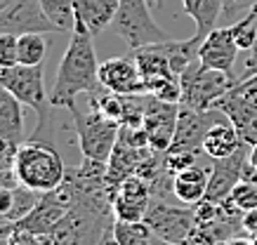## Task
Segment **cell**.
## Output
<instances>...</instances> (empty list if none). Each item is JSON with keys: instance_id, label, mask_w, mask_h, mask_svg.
I'll list each match as a JSON object with an SVG mask.
<instances>
[{"instance_id": "6", "label": "cell", "mask_w": 257, "mask_h": 245, "mask_svg": "<svg viewBox=\"0 0 257 245\" xmlns=\"http://www.w3.org/2000/svg\"><path fill=\"white\" fill-rule=\"evenodd\" d=\"M182 106L194 111H212L224 95L234 90L236 80L226 73L205 69L196 62L182 73Z\"/></svg>"}, {"instance_id": "16", "label": "cell", "mask_w": 257, "mask_h": 245, "mask_svg": "<svg viewBox=\"0 0 257 245\" xmlns=\"http://www.w3.org/2000/svg\"><path fill=\"white\" fill-rule=\"evenodd\" d=\"M151 200H154L151 184L140 174L127 177V179H123V184L118 186L116 196H113V219L144 221Z\"/></svg>"}, {"instance_id": "12", "label": "cell", "mask_w": 257, "mask_h": 245, "mask_svg": "<svg viewBox=\"0 0 257 245\" xmlns=\"http://www.w3.org/2000/svg\"><path fill=\"white\" fill-rule=\"evenodd\" d=\"M99 85L106 87L109 92L120 97H135L147 95V87L142 80L140 66L133 55L127 57H113L99 64Z\"/></svg>"}, {"instance_id": "30", "label": "cell", "mask_w": 257, "mask_h": 245, "mask_svg": "<svg viewBox=\"0 0 257 245\" xmlns=\"http://www.w3.org/2000/svg\"><path fill=\"white\" fill-rule=\"evenodd\" d=\"M8 245H47V238L31 233L26 229H19V226H12V231L8 233Z\"/></svg>"}, {"instance_id": "33", "label": "cell", "mask_w": 257, "mask_h": 245, "mask_svg": "<svg viewBox=\"0 0 257 245\" xmlns=\"http://www.w3.org/2000/svg\"><path fill=\"white\" fill-rule=\"evenodd\" d=\"M234 92L245 95V97H255L257 99V73L255 76H250V78H245V80H238V83L234 85Z\"/></svg>"}, {"instance_id": "1", "label": "cell", "mask_w": 257, "mask_h": 245, "mask_svg": "<svg viewBox=\"0 0 257 245\" xmlns=\"http://www.w3.org/2000/svg\"><path fill=\"white\" fill-rule=\"evenodd\" d=\"M97 87H99V62L94 52V36L85 22L76 17L69 48L57 69L50 104L52 109H69L71 104H76V97L90 95Z\"/></svg>"}, {"instance_id": "31", "label": "cell", "mask_w": 257, "mask_h": 245, "mask_svg": "<svg viewBox=\"0 0 257 245\" xmlns=\"http://www.w3.org/2000/svg\"><path fill=\"white\" fill-rule=\"evenodd\" d=\"M17 151H19L17 144L0 139V172H12V170H15Z\"/></svg>"}, {"instance_id": "7", "label": "cell", "mask_w": 257, "mask_h": 245, "mask_svg": "<svg viewBox=\"0 0 257 245\" xmlns=\"http://www.w3.org/2000/svg\"><path fill=\"white\" fill-rule=\"evenodd\" d=\"M109 214L94 207L73 205L52 233L45 236L47 245H101V238L109 231V226H104Z\"/></svg>"}, {"instance_id": "43", "label": "cell", "mask_w": 257, "mask_h": 245, "mask_svg": "<svg viewBox=\"0 0 257 245\" xmlns=\"http://www.w3.org/2000/svg\"><path fill=\"white\" fill-rule=\"evenodd\" d=\"M252 245H257V236H252Z\"/></svg>"}, {"instance_id": "24", "label": "cell", "mask_w": 257, "mask_h": 245, "mask_svg": "<svg viewBox=\"0 0 257 245\" xmlns=\"http://www.w3.org/2000/svg\"><path fill=\"white\" fill-rule=\"evenodd\" d=\"M222 205L234 214H245L257 207V182L252 179H243L234 186L231 196L226 198Z\"/></svg>"}, {"instance_id": "14", "label": "cell", "mask_w": 257, "mask_h": 245, "mask_svg": "<svg viewBox=\"0 0 257 245\" xmlns=\"http://www.w3.org/2000/svg\"><path fill=\"white\" fill-rule=\"evenodd\" d=\"M238 45L234 40V33L229 26H217L208 38L201 43L198 48V64L205 69H215V71L226 73L229 78H234L238 83V78L234 76L236 57H238Z\"/></svg>"}, {"instance_id": "25", "label": "cell", "mask_w": 257, "mask_h": 245, "mask_svg": "<svg viewBox=\"0 0 257 245\" xmlns=\"http://www.w3.org/2000/svg\"><path fill=\"white\" fill-rule=\"evenodd\" d=\"M40 5H43V12L47 15V19L62 33L73 31V24H76L73 0H40Z\"/></svg>"}, {"instance_id": "23", "label": "cell", "mask_w": 257, "mask_h": 245, "mask_svg": "<svg viewBox=\"0 0 257 245\" xmlns=\"http://www.w3.org/2000/svg\"><path fill=\"white\" fill-rule=\"evenodd\" d=\"M111 238L116 245H151L156 240L154 231L147 221H120L113 219Z\"/></svg>"}, {"instance_id": "17", "label": "cell", "mask_w": 257, "mask_h": 245, "mask_svg": "<svg viewBox=\"0 0 257 245\" xmlns=\"http://www.w3.org/2000/svg\"><path fill=\"white\" fill-rule=\"evenodd\" d=\"M224 113L229 123L236 127V132L248 146L257 144V99L255 97H245L238 92H229L217 102V106Z\"/></svg>"}, {"instance_id": "41", "label": "cell", "mask_w": 257, "mask_h": 245, "mask_svg": "<svg viewBox=\"0 0 257 245\" xmlns=\"http://www.w3.org/2000/svg\"><path fill=\"white\" fill-rule=\"evenodd\" d=\"M151 245H172V243H165V240H161V238H156V240H154V243Z\"/></svg>"}, {"instance_id": "11", "label": "cell", "mask_w": 257, "mask_h": 245, "mask_svg": "<svg viewBox=\"0 0 257 245\" xmlns=\"http://www.w3.org/2000/svg\"><path fill=\"white\" fill-rule=\"evenodd\" d=\"M179 118V104L161 102L156 97L147 95V106H144V130L149 135V146L158 153L172 146L175 130H177Z\"/></svg>"}, {"instance_id": "38", "label": "cell", "mask_w": 257, "mask_h": 245, "mask_svg": "<svg viewBox=\"0 0 257 245\" xmlns=\"http://www.w3.org/2000/svg\"><path fill=\"white\" fill-rule=\"evenodd\" d=\"M101 245H116L113 243V238H111V226H109V231L104 233V238H101Z\"/></svg>"}, {"instance_id": "36", "label": "cell", "mask_w": 257, "mask_h": 245, "mask_svg": "<svg viewBox=\"0 0 257 245\" xmlns=\"http://www.w3.org/2000/svg\"><path fill=\"white\" fill-rule=\"evenodd\" d=\"M12 226H15V224H10V221H0V238H8Z\"/></svg>"}, {"instance_id": "40", "label": "cell", "mask_w": 257, "mask_h": 245, "mask_svg": "<svg viewBox=\"0 0 257 245\" xmlns=\"http://www.w3.org/2000/svg\"><path fill=\"white\" fill-rule=\"evenodd\" d=\"M149 5L151 8H161V0H149Z\"/></svg>"}, {"instance_id": "28", "label": "cell", "mask_w": 257, "mask_h": 245, "mask_svg": "<svg viewBox=\"0 0 257 245\" xmlns=\"http://www.w3.org/2000/svg\"><path fill=\"white\" fill-rule=\"evenodd\" d=\"M257 8V0H222V22L219 26H231Z\"/></svg>"}, {"instance_id": "9", "label": "cell", "mask_w": 257, "mask_h": 245, "mask_svg": "<svg viewBox=\"0 0 257 245\" xmlns=\"http://www.w3.org/2000/svg\"><path fill=\"white\" fill-rule=\"evenodd\" d=\"M0 33L26 36V33H62L43 12L40 0H15L0 12Z\"/></svg>"}, {"instance_id": "2", "label": "cell", "mask_w": 257, "mask_h": 245, "mask_svg": "<svg viewBox=\"0 0 257 245\" xmlns=\"http://www.w3.org/2000/svg\"><path fill=\"white\" fill-rule=\"evenodd\" d=\"M43 64L40 66H24L17 64L12 69H0V87H5L8 92L19 99L24 106L36 111L38 123L33 135L29 139H38V142H55V132H52V104L50 95L45 90V78H43Z\"/></svg>"}, {"instance_id": "21", "label": "cell", "mask_w": 257, "mask_h": 245, "mask_svg": "<svg viewBox=\"0 0 257 245\" xmlns=\"http://www.w3.org/2000/svg\"><path fill=\"white\" fill-rule=\"evenodd\" d=\"M118 5H120V0H73L76 17H80L85 22V26L90 29V33H92L94 38L106 26L113 24Z\"/></svg>"}, {"instance_id": "32", "label": "cell", "mask_w": 257, "mask_h": 245, "mask_svg": "<svg viewBox=\"0 0 257 245\" xmlns=\"http://www.w3.org/2000/svg\"><path fill=\"white\" fill-rule=\"evenodd\" d=\"M255 73H257V40H255V45H252V50H248V57L243 62V73L238 80H245L250 76H255Z\"/></svg>"}, {"instance_id": "26", "label": "cell", "mask_w": 257, "mask_h": 245, "mask_svg": "<svg viewBox=\"0 0 257 245\" xmlns=\"http://www.w3.org/2000/svg\"><path fill=\"white\" fill-rule=\"evenodd\" d=\"M43 36L45 33L19 36V64H24V66H40V64H45L47 43Z\"/></svg>"}, {"instance_id": "10", "label": "cell", "mask_w": 257, "mask_h": 245, "mask_svg": "<svg viewBox=\"0 0 257 245\" xmlns=\"http://www.w3.org/2000/svg\"><path fill=\"white\" fill-rule=\"evenodd\" d=\"M226 116L219 109L212 111H194L179 104V118H177V130H175V139H172L170 149H182V151H196L203 153V139L208 135L215 123L224 120Z\"/></svg>"}, {"instance_id": "18", "label": "cell", "mask_w": 257, "mask_h": 245, "mask_svg": "<svg viewBox=\"0 0 257 245\" xmlns=\"http://www.w3.org/2000/svg\"><path fill=\"white\" fill-rule=\"evenodd\" d=\"M210 170L208 165L189 167L184 172H179L172 177V196L177 198L184 205H198L205 193H208V182H210Z\"/></svg>"}, {"instance_id": "5", "label": "cell", "mask_w": 257, "mask_h": 245, "mask_svg": "<svg viewBox=\"0 0 257 245\" xmlns=\"http://www.w3.org/2000/svg\"><path fill=\"white\" fill-rule=\"evenodd\" d=\"M111 26L127 43L130 50L149 48V45L170 40V36L156 24L149 0H120L116 19Z\"/></svg>"}, {"instance_id": "3", "label": "cell", "mask_w": 257, "mask_h": 245, "mask_svg": "<svg viewBox=\"0 0 257 245\" xmlns=\"http://www.w3.org/2000/svg\"><path fill=\"white\" fill-rule=\"evenodd\" d=\"M69 167L64 165V158L55 142H38L26 139L17 151L15 174L19 184L36 193H50L64 184Z\"/></svg>"}, {"instance_id": "22", "label": "cell", "mask_w": 257, "mask_h": 245, "mask_svg": "<svg viewBox=\"0 0 257 245\" xmlns=\"http://www.w3.org/2000/svg\"><path fill=\"white\" fill-rule=\"evenodd\" d=\"M182 8L194 19V38L198 43H203L222 22V0H182Z\"/></svg>"}, {"instance_id": "35", "label": "cell", "mask_w": 257, "mask_h": 245, "mask_svg": "<svg viewBox=\"0 0 257 245\" xmlns=\"http://www.w3.org/2000/svg\"><path fill=\"white\" fill-rule=\"evenodd\" d=\"M248 163H250V165H252V170H257V144H255V146H250Z\"/></svg>"}, {"instance_id": "34", "label": "cell", "mask_w": 257, "mask_h": 245, "mask_svg": "<svg viewBox=\"0 0 257 245\" xmlns=\"http://www.w3.org/2000/svg\"><path fill=\"white\" fill-rule=\"evenodd\" d=\"M243 231L250 236H257V207L243 214Z\"/></svg>"}, {"instance_id": "15", "label": "cell", "mask_w": 257, "mask_h": 245, "mask_svg": "<svg viewBox=\"0 0 257 245\" xmlns=\"http://www.w3.org/2000/svg\"><path fill=\"white\" fill-rule=\"evenodd\" d=\"M69 210H71L69 198L64 196L62 189H55L50 193H40L33 210L24 219L15 221V226L31 231V233H38V236H50L52 229L64 219V214Z\"/></svg>"}, {"instance_id": "42", "label": "cell", "mask_w": 257, "mask_h": 245, "mask_svg": "<svg viewBox=\"0 0 257 245\" xmlns=\"http://www.w3.org/2000/svg\"><path fill=\"white\" fill-rule=\"evenodd\" d=\"M210 245H229V240H215V243H210Z\"/></svg>"}, {"instance_id": "20", "label": "cell", "mask_w": 257, "mask_h": 245, "mask_svg": "<svg viewBox=\"0 0 257 245\" xmlns=\"http://www.w3.org/2000/svg\"><path fill=\"white\" fill-rule=\"evenodd\" d=\"M243 144L245 142H243L241 135L236 132V127L229 123V118H224L208 130V135L203 139V153L212 160L229 158V156H234L236 151L241 149Z\"/></svg>"}, {"instance_id": "4", "label": "cell", "mask_w": 257, "mask_h": 245, "mask_svg": "<svg viewBox=\"0 0 257 245\" xmlns=\"http://www.w3.org/2000/svg\"><path fill=\"white\" fill-rule=\"evenodd\" d=\"M71 118H73V130L78 139L83 158L97 160V163H109L111 153L118 144L120 125L116 120H109L97 111H80L76 104L69 106Z\"/></svg>"}, {"instance_id": "39", "label": "cell", "mask_w": 257, "mask_h": 245, "mask_svg": "<svg viewBox=\"0 0 257 245\" xmlns=\"http://www.w3.org/2000/svg\"><path fill=\"white\" fill-rule=\"evenodd\" d=\"M12 3H15V0H0V12H3V10H8Z\"/></svg>"}, {"instance_id": "8", "label": "cell", "mask_w": 257, "mask_h": 245, "mask_svg": "<svg viewBox=\"0 0 257 245\" xmlns=\"http://www.w3.org/2000/svg\"><path fill=\"white\" fill-rule=\"evenodd\" d=\"M144 221L151 226L156 238L172 245H184L196 229V212L194 207H175L163 198H154Z\"/></svg>"}, {"instance_id": "37", "label": "cell", "mask_w": 257, "mask_h": 245, "mask_svg": "<svg viewBox=\"0 0 257 245\" xmlns=\"http://www.w3.org/2000/svg\"><path fill=\"white\" fill-rule=\"evenodd\" d=\"M229 245H252V238H241V236H236L229 240Z\"/></svg>"}, {"instance_id": "27", "label": "cell", "mask_w": 257, "mask_h": 245, "mask_svg": "<svg viewBox=\"0 0 257 245\" xmlns=\"http://www.w3.org/2000/svg\"><path fill=\"white\" fill-rule=\"evenodd\" d=\"M165 170L175 177V174L184 172L189 167H194L198 163V153L196 151H182V149H168L163 156Z\"/></svg>"}, {"instance_id": "13", "label": "cell", "mask_w": 257, "mask_h": 245, "mask_svg": "<svg viewBox=\"0 0 257 245\" xmlns=\"http://www.w3.org/2000/svg\"><path fill=\"white\" fill-rule=\"evenodd\" d=\"M250 146L243 144L241 149L236 151L229 158H217L212 160L210 170V182H208V193L203 200H212V203H224L226 198L231 196V191L238 182H243L245 174V165H248Z\"/></svg>"}, {"instance_id": "19", "label": "cell", "mask_w": 257, "mask_h": 245, "mask_svg": "<svg viewBox=\"0 0 257 245\" xmlns=\"http://www.w3.org/2000/svg\"><path fill=\"white\" fill-rule=\"evenodd\" d=\"M0 139L17 146L29 139L24 130V104L5 87H0Z\"/></svg>"}, {"instance_id": "29", "label": "cell", "mask_w": 257, "mask_h": 245, "mask_svg": "<svg viewBox=\"0 0 257 245\" xmlns=\"http://www.w3.org/2000/svg\"><path fill=\"white\" fill-rule=\"evenodd\" d=\"M19 64V36L0 33V69H12Z\"/></svg>"}]
</instances>
